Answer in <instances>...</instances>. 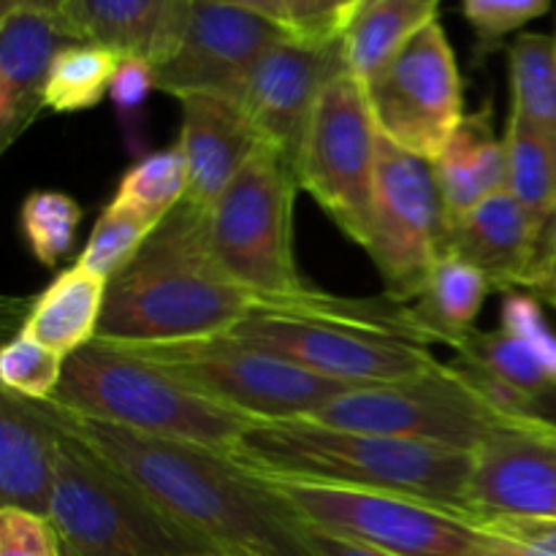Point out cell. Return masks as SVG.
Segmentation results:
<instances>
[{
  "label": "cell",
  "instance_id": "obj_23",
  "mask_svg": "<svg viewBox=\"0 0 556 556\" xmlns=\"http://www.w3.org/2000/svg\"><path fill=\"white\" fill-rule=\"evenodd\" d=\"M106 288L109 282L103 277L87 266L74 264L60 271L52 286L36 299L22 331L60 356H74L76 351L96 342Z\"/></svg>",
  "mask_w": 556,
  "mask_h": 556
},
{
  "label": "cell",
  "instance_id": "obj_44",
  "mask_svg": "<svg viewBox=\"0 0 556 556\" xmlns=\"http://www.w3.org/2000/svg\"><path fill=\"white\" fill-rule=\"evenodd\" d=\"M364 3H367V0H334V5H337V25H340V36H342V30H345V27H348V22H351V16L356 14V11L362 9Z\"/></svg>",
  "mask_w": 556,
  "mask_h": 556
},
{
  "label": "cell",
  "instance_id": "obj_19",
  "mask_svg": "<svg viewBox=\"0 0 556 556\" xmlns=\"http://www.w3.org/2000/svg\"><path fill=\"white\" fill-rule=\"evenodd\" d=\"M541 248L543 233L510 190H500L451 226L448 253L481 269L505 293L532 288Z\"/></svg>",
  "mask_w": 556,
  "mask_h": 556
},
{
  "label": "cell",
  "instance_id": "obj_7",
  "mask_svg": "<svg viewBox=\"0 0 556 556\" xmlns=\"http://www.w3.org/2000/svg\"><path fill=\"white\" fill-rule=\"evenodd\" d=\"M255 476L304 527L394 556H467L486 535L483 516L416 494Z\"/></svg>",
  "mask_w": 556,
  "mask_h": 556
},
{
  "label": "cell",
  "instance_id": "obj_42",
  "mask_svg": "<svg viewBox=\"0 0 556 556\" xmlns=\"http://www.w3.org/2000/svg\"><path fill=\"white\" fill-rule=\"evenodd\" d=\"M14 9L60 16V20H68L71 25H76L74 22L76 0H0V14H5V11H14Z\"/></svg>",
  "mask_w": 556,
  "mask_h": 556
},
{
  "label": "cell",
  "instance_id": "obj_46",
  "mask_svg": "<svg viewBox=\"0 0 556 556\" xmlns=\"http://www.w3.org/2000/svg\"><path fill=\"white\" fill-rule=\"evenodd\" d=\"M60 556H76L74 552H71V548L68 546H65V543L63 541H60Z\"/></svg>",
  "mask_w": 556,
  "mask_h": 556
},
{
  "label": "cell",
  "instance_id": "obj_14",
  "mask_svg": "<svg viewBox=\"0 0 556 556\" xmlns=\"http://www.w3.org/2000/svg\"><path fill=\"white\" fill-rule=\"evenodd\" d=\"M296 36L255 11L223 0H190L177 49L157 65V90L179 101L190 92L237 98L253 65L282 38Z\"/></svg>",
  "mask_w": 556,
  "mask_h": 556
},
{
  "label": "cell",
  "instance_id": "obj_47",
  "mask_svg": "<svg viewBox=\"0 0 556 556\" xmlns=\"http://www.w3.org/2000/svg\"><path fill=\"white\" fill-rule=\"evenodd\" d=\"M334 9H337V5H334Z\"/></svg>",
  "mask_w": 556,
  "mask_h": 556
},
{
  "label": "cell",
  "instance_id": "obj_33",
  "mask_svg": "<svg viewBox=\"0 0 556 556\" xmlns=\"http://www.w3.org/2000/svg\"><path fill=\"white\" fill-rule=\"evenodd\" d=\"M65 356L27 337L25 331L5 342L0 353V383L9 394L30 402H49L60 389Z\"/></svg>",
  "mask_w": 556,
  "mask_h": 556
},
{
  "label": "cell",
  "instance_id": "obj_11",
  "mask_svg": "<svg viewBox=\"0 0 556 556\" xmlns=\"http://www.w3.org/2000/svg\"><path fill=\"white\" fill-rule=\"evenodd\" d=\"M380 134L364 81L351 71L320 92L296 161L299 188L307 190L345 237L367 248L372 231Z\"/></svg>",
  "mask_w": 556,
  "mask_h": 556
},
{
  "label": "cell",
  "instance_id": "obj_35",
  "mask_svg": "<svg viewBox=\"0 0 556 556\" xmlns=\"http://www.w3.org/2000/svg\"><path fill=\"white\" fill-rule=\"evenodd\" d=\"M552 0H462V14L483 49H494L508 33L543 16Z\"/></svg>",
  "mask_w": 556,
  "mask_h": 556
},
{
  "label": "cell",
  "instance_id": "obj_30",
  "mask_svg": "<svg viewBox=\"0 0 556 556\" xmlns=\"http://www.w3.org/2000/svg\"><path fill=\"white\" fill-rule=\"evenodd\" d=\"M188 195V161L182 147L174 144L166 150L150 152L136 166L125 172L112 201L130 206L161 223L172 210H177Z\"/></svg>",
  "mask_w": 556,
  "mask_h": 556
},
{
  "label": "cell",
  "instance_id": "obj_45",
  "mask_svg": "<svg viewBox=\"0 0 556 556\" xmlns=\"http://www.w3.org/2000/svg\"><path fill=\"white\" fill-rule=\"evenodd\" d=\"M538 416L546 418V421L556 424V389L552 391V394L546 396V400L541 402V407H538Z\"/></svg>",
  "mask_w": 556,
  "mask_h": 556
},
{
  "label": "cell",
  "instance_id": "obj_6",
  "mask_svg": "<svg viewBox=\"0 0 556 556\" xmlns=\"http://www.w3.org/2000/svg\"><path fill=\"white\" fill-rule=\"evenodd\" d=\"M54 424L58 478L49 521L76 556H223L168 519L136 483L58 418Z\"/></svg>",
  "mask_w": 556,
  "mask_h": 556
},
{
  "label": "cell",
  "instance_id": "obj_20",
  "mask_svg": "<svg viewBox=\"0 0 556 556\" xmlns=\"http://www.w3.org/2000/svg\"><path fill=\"white\" fill-rule=\"evenodd\" d=\"M54 478H58V424L47 402H30L3 391L0 400L3 508H20L49 519Z\"/></svg>",
  "mask_w": 556,
  "mask_h": 556
},
{
  "label": "cell",
  "instance_id": "obj_4",
  "mask_svg": "<svg viewBox=\"0 0 556 556\" xmlns=\"http://www.w3.org/2000/svg\"><path fill=\"white\" fill-rule=\"evenodd\" d=\"M228 459L261 476L389 489L456 508H467L472 472L467 451L326 427L309 418L253 421Z\"/></svg>",
  "mask_w": 556,
  "mask_h": 556
},
{
  "label": "cell",
  "instance_id": "obj_15",
  "mask_svg": "<svg viewBox=\"0 0 556 556\" xmlns=\"http://www.w3.org/2000/svg\"><path fill=\"white\" fill-rule=\"evenodd\" d=\"M345 71L342 38L288 36L253 65L237 101L261 139L277 147L296 168L320 92Z\"/></svg>",
  "mask_w": 556,
  "mask_h": 556
},
{
  "label": "cell",
  "instance_id": "obj_16",
  "mask_svg": "<svg viewBox=\"0 0 556 556\" xmlns=\"http://www.w3.org/2000/svg\"><path fill=\"white\" fill-rule=\"evenodd\" d=\"M465 505L483 519H556V424L519 418L497 429L472 454Z\"/></svg>",
  "mask_w": 556,
  "mask_h": 556
},
{
  "label": "cell",
  "instance_id": "obj_39",
  "mask_svg": "<svg viewBox=\"0 0 556 556\" xmlns=\"http://www.w3.org/2000/svg\"><path fill=\"white\" fill-rule=\"evenodd\" d=\"M291 25L304 38H342L334 0H286Z\"/></svg>",
  "mask_w": 556,
  "mask_h": 556
},
{
  "label": "cell",
  "instance_id": "obj_1",
  "mask_svg": "<svg viewBox=\"0 0 556 556\" xmlns=\"http://www.w3.org/2000/svg\"><path fill=\"white\" fill-rule=\"evenodd\" d=\"M60 424L223 556H315L304 525L220 451L134 432L47 402Z\"/></svg>",
  "mask_w": 556,
  "mask_h": 556
},
{
  "label": "cell",
  "instance_id": "obj_26",
  "mask_svg": "<svg viewBox=\"0 0 556 556\" xmlns=\"http://www.w3.org/2000/svg\"><path fill=\"white\" fill-rule=\"evenodd\" d=\"M505 144L508 190L525 206L538 231L546 233L556 215V134L527 119L510 117Z\"/></svg>",
  "mask_w": 556,
  "mask_h": 556
},
{
  "label": "cell",
  "instance_id": "obj_43",
  "mask_svg": "<svg viewBox=\"0 0 556 556\" xmlns=\"http://www.w3.org/2000/svg\"><path fill=\"white\" fill-rule=\"evenodd\" d=\"M223 3H231V5H239V9H248V11H255V14L266 16V20L277 22V25H286L291 27V14H288L286 9V0H223ZM296 33V30H293ZM299 36V33H296Z\"/></svg>",
  "mask_w": 556,
  "mask_h": 556
},
{
  "label": "cell",
  "instance_id": "obj_10",
  "mask_svg": "<svg viewBox=\"0 0 556 556\" xmlns=\"http://www.w3.org/2000/svg\"><path fill=\"white\" fill-rule=\"evenodd\" d=\"M123 348L166 369L195 394L253 421L304 418L351 389L228 334Z\"/></svg>",
  "mask_w": 556,
  "mask_h": 556
},
{
  "label": "cell",
  "instance_id": "obj_18",
  "mask_svg": "<svg viewBox=\"0 0 556 556\" xmlns=\"http://www.w3.org/2000/svg\"><path fill=\"white\" fill-rule=\"evenodd\" d=\"M182 103L179 147L188 161L185 199L210 212L248 157L264 144L237 98L223 92H190Z\"/></svg>",
  "mask_w": 556,
  "mask_h": 556
},
{
  "label": "cell",
  "instance_id": "obj_17",
  "mask_svg": "<svg viewBox=\"0 0 556 556\" xmlns=\"http://www.w3.org/2000/svg\"><path fill=\"white\" fill-rule=\"evenodd\" d=\"M87 41L60 16L14 9L0 14V150H9L41 114L54 58Z\"/></svg>",
  "mask_w": 556,
  "mask_h": 556
},
{
  "label": "cell",
  "instance_id": "obj_21",
  "mask_svg": "<svg viewBox=\"0 0 556 556\" xmlns=\"http://www.w3.org/2000/svg\"><path fill=\"white\" fill-rule=\"evenodd\" d=\"M190 0H76L81 36L119 58L166 63L182 36Z\"/></svg>",
  "mask_w": 556,
  "mask_h": 556
},
{
  "label": "cell",
  "instance_id": "obj_3",
  "mask_svg": "<svg viewBox=\"0 0 556 556\" xmlns=\"http://www.w3.org/2000/svg\"><path fill=\"white\" fill-rule=\"evenodd\" d=\"M228 337L348 386L391 383L440 364L410 304L342 299L309 288L296 296L255 299Z\"/></svg>",
  "mask_w": 556,
  "mask_h": 556
},
{
  "label": "cell",
  "instance_id": "obj_28",
  "mask_svg": "<svg viewBox=\"0 0 556 556\" xmlns=\"http://www.w3.org/2000/svg\"><path fill=\"white\" fill-rule=\"evenodd\" d=\"M119 54L92 41H76L54 58L43 106L54 114H74L98 106L112 90Z\"/></svg>",
  "mask_w": 556,
  "mask_h": 556
},
{
  "label": "cell",
  "instance_id": "obj_37",
  "mask_svg": "<svg viewBox=\"0 0 556 556\" xmlns=\"http://www.w3.org/2000/svg\"><path fill=\"white\" fill-rule=\"evenodd\" d=\"M0 556H60V535L43 516L0 508Z\"/></svg>",
  "mask_w": 556,
  "mask_h": 556
},
{
  "label": "cell",
  "instance_id": "obj_41",
  "mask_svg": "<svg viewBox=\"0 0 556 556\" xmlns=\"http://www.w3.org/2000/svg\"><path fill=\"white\" fill-rule=\"evenodd\" d=\"M307 532L309 548H313L315 556H394L389 552H380V548L364 546L358 541H348V538L331 535V532L313 530V527H304Z\"/></svg>",
  "mask_w": 556,
  "mask_h": 556
},
{
  "label": "cell",
  "instance_id": "obj_29",
  "mask_svg": "<svg viewBox=\"0 0 556 556\" xmlns=\"http://www.w3.org/2000/svg\"><path fill=\"white\" fill-rule=\"evenodd\" d=\"M462 364L483 369L492 378L503 380L510 389L532 396L541 407V402L556 389V380L548 372L546 364L538 358L532 348H527L519 337L508 334L505 329L497 331H476L472 329L465 340L456 345Z\"/></svg>",
  "mask_w": 556,
  "mask_h": 556
},
{
  "label": "cell",
  "instance_id": "obj_22",
  "mask_svg": "<svg viewBox=\"0 0 556 556\" xmlns=\"http://www.w3.org/2000/svg\"><path fill=\"white\" fill-rule=\"evenodd\" d=\"M434 174L451 226L500 190H508V144L505 134H497L492 106L462 119L434 161Z\"/></svg>",
  "mask_w": 556,
  "mask_h": 556
},
{
  "label": "cell",
  "instance_id": "obj_24",
  "mask_svg": "<svg viewBox=\"0 0 556 556\" xmlns=\"http://www.w3.org/2000/svg\"><path fill=\"white\" fill-rule=\"evenodd\" d=\"M438 9L440 0H367L342 30L348 71L362 81L372 79L418 30L438 20Z\"/></svg>",
  "mask_w": 556,
  "mask_h": 556
},
{
  "label": "cell",
  "instance_id": "obj_38",
  "mask_svg": "<svg viewBox=\"0 0 556 556\" xmlns=\"http://www.w3.org/2000/svg\"><path fill=\"white\" fill-rule=\"evenodd\" d=\"M152 90H157L155 65L141 58H119L109 98L128 128L136 123V114L141 112Z\"/></svg>",
  "mask_w": 556,
  "mask_h": 556
},
{
  "label": "cell",
  "instance_id": "obj_9",
  "mask_svg": "<svg viewBox=\"0 0 556 556\" xmlns=\"http://www.w3.org/2000/svg\"><path fill=\"white\" fill-rule=\"evenodd\" d=\"M304 418L467 454H476L497 429L519 421L497 410L459 364H440L432 372L391 383L351 386Z\"/></svg>",
  "mask_w": 556,
  "mask_h": 556
},
{
  "label": "cell",
  "instance_id": "obj_27",
  "mask_svg": "<svg viewBox=\"0 0 556 556\" xmlns=\"http://www.w3.org/2000/svg\"><path fill=\"white\" fill-rule=\"evenodd\" d=\"M510 117L556 134V38L521 33L508 52Z\"/></svg>",
  "mask_w": 556,
  "mask_h": 556
},
{
  "label": "cell",
  "instance_id": "obj_34",
  "mask_svg": "<svg viewBox=\"0 0 556 556\" xmlns=\"http://www.w3.org/2000/svg\"><path fill=\"white\" fill-rule=\"evenodd\" d=\"M467 556H556V519L492 516L483 541Z\"/></svg>",
  "mask_w": 556,
  "mask_h": 556
},
{
  "label": "cell",
  "instance_id": "obj_31",
  "mask_svg": "<svg viewBox=\"0 0 556 556\" xmlns=\"http://www.w3.org/2000/svg\"><path fill=\"white\" fill-rule=\"evenodd\" d=\"M157 226L161 223H152L141 212L117 204V201H109L98 223L92 226L90 239H87L76 264L87 266L106 282L114 280L136 258V253L144 248V242Z\"/></svg>",
  "mask_w": 556,
  "mask_h": 556
},
{
  "label": "cell",
  "instance_id": "obj_8",
  "mask_svg": "<svg viewBox=\"0 0 556 556\" xmlns=\"http://www.w3.org/2000/svg\"><path fill=\"white\" fill-rule=\"evenodd\" d=\"M299 177L277 147L261 144L210 210V239L223 269L261 299L296 296L313 286L293 258Z\"/></svg>",
  "mask_w": 556,
  "mask_h": 556
},
{
  "label": "cell",
  "instance_id": "obj_12",
  "mask_svg": "<svg viewBox=\"0 0 556 556\" xmlns=\"http://www.w3.org/2000/svg\"><path fill=\"white\" fill-rule=\"evenodd\" d=\"M451 220L434 163L380 136L372 231L367 253L391 302L413 304L448 255Z\"/></svg>",
  "mask_w": 556,
  "mask_h": 556
},
{
  "label": "cell",
  "instance_id": "obj_40",
  "mask_svg": "<svg viewBox=\"0 0 556 556\" xmlns=\"http://www.w3.org/2000/svg\"><path fill=\"white\" fill-rule=\"evenodd\" d=\"M532 291L543 299V302L556 307V215L548 223L546 233H543L541 261H538L535 280H532Z\"/></svg>",
  "mask_w": 556,
  "mask_h": 556
},
{
  "label": "cell",
  "instance_id": "obj_25",
  "mask_svg": "<svg viewBox=\"0 0 556 556\" xmlns=\"http://www.w3.org/2000/svg\"><path fill=\"white\" fill-rule=\"evenodd\" d=\"M492 291V282L481 269L448 253L434 269L427 291L410 307L429 340L456 348L472 331Z\"/></svg>",
  "mask_w": 556,
  "mask_h": 556
},
{
  "label": "cell",
  "instance_id": "obj_32",
  "mask_svg": "<svg viewBox=\"0 0 556 556\" xmlns=\"http://www.w3.org/2000/svg\"><path fill=\"white\" fill-rule=\"evenodd\" d=\"M81 223V206L60 190H33L20 210V226L33 258L58 266L74 244Z\"/></svg>",
  "mask_w": 556,
  "mask_h": 556
},
{
  "label": "cell",
  "instance_id": "obj_5",
  "mask_svg": "<svg viewBox=\"0 0 556 556\" xmlns=\"http://www.w3.org/2000/svg\"><path fill=\"white\" fill-rule=\"evenodd\" d=\"M52 405L134 432L231 454L253 418H244L112 342H90L65 358Z\"/></svg>",
  "mask_w": 556,
  "mask_h": 556
},
{
  "label": "cell",
  "instance_id": "obj_2",
  "mask_svg": "<svg viewBox=\"0 0 556 556\" xmlns=\"http://www.w3.org/2000/svg\"><path fill=\"white\" fill-rule=\"evenodd\" d=\"M255 299L217 261L210 212L185 199L109 280L96 340L152 345L226 334L253 309Z\"/></svg>",
  "mask_w": 556,
  "mask_h": 556
},
{
  "label": "cell",
  "instance_id": "obj_36",
  "mask_svg": "<svg viewBox=\"0 0 556 556\" xmlns=\"http://www.w3.org/2000/svg\"><path fill=\"white\" fill-rule=\"evenodd\" d=\"M500 318H503L500 329L519 337L527 348H532V351L538 353V358L548 367L552 378L556 380V334L548 329L541 304H538L532 296L510 291L505 293Z\"/></svg>",
  "mask_w": 556,
  "mask_h": 556
},
{
  "label": "cell",
  "instance_id": "obj_13",
  "mask_svg": "<svg viewBox=\"0 0 556 556\" xmlns=\"http://www.w3.org/2000/svg\"><path fill=\"white\" fill-rule=\"evenodd\" d=\"M375 128L400 150L438 161L462 125L465 96L454 49L438 20L364 81Z\"/></svg>",
  "mask_w": 556,
  "mask_h": 556
}]
</instances>
